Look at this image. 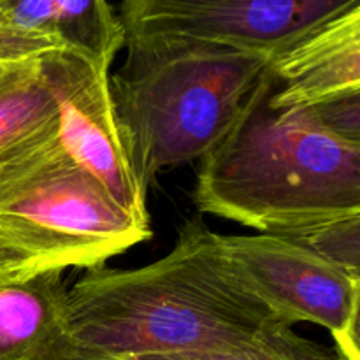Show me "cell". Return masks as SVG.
Here are the masks:
<instances>
[{
	"label": "cell",
	"instance_id": "obj_8",
	"mask_svg": "<svg viewBox=\"0 0 360 360\" xmlns=\"http://www.w3.org/2000/svg\"><path fill=\"white\" fill-rule=\"evenodd\" d=\"M123 44L118 11L102 0H0V65L76 51L111 67Z\"/></svg>",
	"mask_w": 360,
	"mask_h": 360
},
{
	"label": "cell",
	"instance_id": "obj_1",
	"mask_svg": "<svg viewBox=\"0 0 360 360\" xmlns=\"http://www.w3.org/2000/svg\"><path fill=\"white\" fill-rule=\"evenodd\" d=\"M217 236L199 214L157 262L86 269L69 290L76 360L227 350L280 322L232 271Z\"/></svg>",
	"mask_w": 360,
	"mask_h": 360
},
{
	"label": "cell",
	"instance_id": "obj_3",
	"mask_svg": "<svg viewBox=\"0 0 360 360\" xmlns=\"http://www.w3.org/2000/svg\"><path fill=\"white\" fill-rule=\"evenodd\" d=\"M109 77L116 116L141 190L158 172L200 160L245 108L273 55L181 41L125 39Z\"/></svg>",
	"mask_w": 360,
	"mask_h": 360
},
{
	"label": "cell",
	"instance_id": "obj_15",
	"mask_svg": "<svg viewBox=\"0 0 360 360\" xmlns=\"http://www.w3.org/2000/svg\"><path fill=\"white\" fill-rule=\"evenodd\" d=\"M44 269H56V267L0 234V281Z\"/></svg>",
	"mask_w": 360,
	"mask_h": 360
},
{
	"label": "cell",
	"instance_id": "obj_12",
	"mask_svg": "<svg viewBox=\"0 0 360 360\" xmlns=\"http://www.w3.org/2000/svg\"><path fill=\"white\" fill-rule=\"evenodd\" d=\"M134 360H345L334 347L308 340L283 322H273L252 341L217 352L146 355Z\"/></svg>",
	"mask_w": 360,
	"mask_h": 360
},
{
	"label": "cell",
	"instance_id": "obj_7",
	"mask_svg": "<svg viewBox=\"0 0 360 360\" xmlns=\"http://www.w3.org/2000/svg\"><path fill=\"white\" fill-rule=\"evenodd\" d=\"M58 111V139L77 165L137 220L150 224L146 193L127 153L109 84V67L76 51L37 56Z\"/></svg>",
	"mask_w": 360,
	"mask_h": 360
},
{
	"label": "cell",
	"instance_id": "obj_11",
	"mask_svg": "<svg viewBox=\"0 0 360 360\" xmlns=\"http://www.w3.org/2000/svg\"><path fill=\"white\" fill-rule=\"evenodd\" d=\"M58 136V111L39 58L6 63L0 72V178Z\"/></svg>",
	"mask_w": 360,
	"mask_h": 360
},
{
	"label": "cell",
	"instance_id": "obj_16",
	"mask_svg": "<svg viewBox=\"0 0 360 360\" xmlns=\"http://www.w3.org/2000/svg\"><path fill=\"white\" fill-rule=\"evenodd\" d=\"M2 69H4V65H0V72H2Z\"/></svg>",
	"mask_w": 360,
	"mask_h": 360
},
{
	"label": "cell",
	"instance_id": "obj_2",
	"mask_svg": "<svg viewBox=\"0 0 360 360\" xmlns=\"http://www.w3.org/2000/svg\"><path fill=\"white\" fill-rule=\"evenodd\" d=\"M193 202L200 214L260 234L360 213V146L327 132L306 109L273 104L266 69L227 134L200 158Z\"/></svg>",
	"mask_w": 360,
	"mask_h": 360
},
{
	"label": "cell",
	"instance_id": "obj_6",
	"mask_svg": "<svg viewBox=\"0 0 360 360\" xmlns=\"http://www.w3.org/2000/svg\"><path fill=\"white\" fill-rule=\"evenodd\" d=\"M354 0H127L125 39L276 55Z\"/></svg>",
	"mask_w": 360,
	"mask_h": 360
},
{
	"label": "cell",
	"instance_id": "obj_5",
	"mask_svg": "<svg viewBox=\"0 0 360 360\" xmlns=\"http://www.w3.org/2000/svg\"><path fill=\"white\" fill-rule=\"evenodd\" d=\"M239 280L280 322L329 330L345 360H360V276L273 234H218Z\"/></svg>",
	"mask_w": 360,
	"mask_h": 360
},
{
	"label": "cell",
	"instance_id": "obj_14",
	"mask_svg": "<svg viewBox=\"0 0 360 360\" xmlns=\"http://www.w3.org/2000/svg\"><path fill=\"white\" fill-rule=\"evenodd\" d=\"M304 109L327 132L345 143L360 146V94L345 95Z\"/></svg>",
	"mask_w": 360,
	"mask_h": 360
},
{
	"label": "cell",
	"instance_id": "obj_9",
	"mask_svg": "<svg viewBox=\"0 0 360 360\" xmlns=\"http://www.w3.org/2000/svg\"><path fill=\"white\" fill-rule=\"evenodd\" d=\"M271 102L311 108L360 94V0L271 58Z\"/></svg>",
	"mask_w": 360,
	"mask_h": 360
},
{
	"label": "cell",
	"instance_id": "obj_4",
	"mask_svg": "<svg viewBox=\"0 0 360 360\" xmlns=\"http://www.w3.org/2000/svg\"><path fill=\"white\" fill-rule=\"evenodd\" d=\"M0 234L65 271L102 267L153 232L77 165L56 136L0 178Z\"/></svg>",
	"mask_w": 360,
	"mask_h": 360
},
{
	"label": "cell",
	"instance_id": "obj_10",
	"mask_svg": "<svg viewBox=\"0 0 360 360\" xmlns=\"http://www.w3.org/2000/svg\"><path fill=\"white\" fill-rule=\"evenodd\" d=\"M0 360H76L62 269L0 281Z\"/></svg>",
	"mask_w": 360,
	"mask_h": 360
},
{
	"label": "cell",
	"instance_id": "obj_13",
	"mask_svg": "<svg viewBox=\"0 0 360 360\" xmlns=\"http://www.w3.org/2000/svg\"><path fill=\"white\" fill-rule=\"evenodd\" d=\"M273 236L295 243L327 262L360 276V213L326 218Z\"/></svg>",
	"mask_w": 360,
	"mask_h": 360
}]
</instances>
